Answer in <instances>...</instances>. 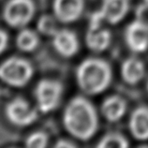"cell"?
Here are the masks:
<instances>
[{
  "label": "cell",
  "mask_w": 148,
  "mask_h": 148,
  "mask_svg": "<svg viewBox=\"0 0 148 148\" xmlns=\"http://www.w3.org/2000/svg\"><path fill=\"white\" fill-rule=\"evenodd\" d=\"M53 45L63 57L74 56L79 51V40L75 34L68 29H58L53 36Z\"/></svg>",
  "instance_id": "10"
},
{
  "label": "cell",
  "mask_w": 148,
  "mask_h": 148,
  "mask_svg": "<svg viewBox=\"0 0 148 148\" xmlns=\"http://www.w3.org/2000/svg\"><path fill=\"white\" fill-rule=\"evenodd\" d=\"M48 145V136L44 132H34L25 140V146L29 148H44Z\"/></svg>",
  "instance_id": "18"
},
{
  "label": "cell",
  "mask_w": 148,
  "mask_h": 148,
  "mask_svg": "<svg viewBox=\"0 0 148 148\" xmlns=\"http://www.w3.org/2000/svg\"><path fill=\"white\" fill-rule=\"evenodd\" d=\"M38 29L44 36L53 37L58 30L56 19L49 16V15H45V16L41 17L38 23Z\"/></svg>",
  "instance_id": "17"
},
{
  "label": "cell",
  "mask_w": 148,
  "mask_h": 148,
  "mask_svg": "<svg viewBox=\"0 0 148 148\" xmlns=\"http://www.w3.org/2000/svg\"><path fill=\"white\" fill-rule=\"evenodd\" d=\"M130 131L138 141L148 140V107L139 106L131 112L128 121Z\"/></svg>",
  "instance_id": "11"
},
{
  "label": "cell",
  "mask_w": 148,
  "mask_h": 148,
  "mask_svg": "<svg viewBox=\"0 0 148 148\" xmlns=\"http://www.w3.org/2000/svg\"><path fill=\"white\" fill-rule=\"evenodd\" d=\"M130 8V0H102L100 9L97 12L103 24L116 25L127 16Z\"/></svg>",
  "instance_id": "8"
},
{
  "label": "cell",
  "mask_w": 148,
  "mask_h": 148,
  "mask_svg": "<svg viewBox=\"0 0 148 148\" xmlns=\"http://www.w3.org/2000/svg\"><path fill=\"white\" fill-rule=\"evenodd\" d=\"M35 14V4L32 0H10L4 10V19L7 24L23 28L28 25Z\"/></svg>",
  "instance_id": "5"
},
{
  "label": "cell",
  "mask_w": 148,
  "mask_h": 148,
  "mask_svg": "<svg viewBox=\"0 0 148 148\" xmlns=\"http://www.w3.org/2000/svg\"><path fill=\"white\" fill-rule=\"evenodd\" d=\"M125 42L131 52L145 53L148 49V24L143 20L131 22L125 30Z\"/></svg>",
  "instance_id": "7"
},
{
  "label": "cell",
  "mask_w": 148,
  "mask_h": 148,
  "mask_svg": "<svg viewBox=\"0 0 148 148\" xmlns=\"http://www.w3.org/2000/svg\"><path fill=\"white\" fill-rule=\"evenodd\" d=\"M5 114L9 121L16 127H27L38 118V112L23 99H15L7 104Z\"/></svg>",
  "instance_id": "6"
},
{
  "label": "cell",
  "mask_w": 148,
  "mask_h": 148,
  "mask_svg": "<svg viewBox=\"0 0 148 148\" xmlns=\"http://www.w3.org/2000/svg\"><path fill=\"white\" fill-rule=\"evenodd\" d=\"M128 140L119 132H110L100 139L98 147L100 148H127Z\"/></svg>",
  "instance_id": "16"
},
{
  "label": "cell",
  "mask_w": 148,
  "mask_h": 148,
  "mask_svg": "<svg viewBox=\"0 0 148 148\" xmlns=\"http://www.w3.org/2000/svg\"><path fill=\"white\" fill-rule=\"evenodd\" d=\"M8 45V35L5 31L0 29V54H1Z\"/></svg>",
  "instance_id": "19"
},
{
  "label": "cell",
  "mask_w": 148,
  "mask_h": 148,
  "mask_svg": "<svg viewBox=\"0 0 148 148\" xmlns=\"http://www.w3.org/2000/svg\"><path fill=\"white\" fill-rule=\"evenodd\" d=\"M145 63L136 56L127 58L121 65V76L125 83L135 85L141 82L145 75Z\"/></svg>",
  "instance_id": "12"
},
{
  "label": "cell",
  "mask_w": 148,
  "mask_h": 148,
  "mask_svg": "<svg viewBox=\"0 0 148 148\" xmlns=\"http://www.w3.org/2000/svg\"><path fill=\"white\" fill-rule=\"evenodd\" d=\"M85 42L87 47L93 52H104L109 48L112 42V33L110 30L101 26H96L89 28L85 36Z\"/></svg>",
  "instance_id": "14"
},
{
  "label": "cell",
  "mask_w": 148,
  "mask_h": 148,
  "mask_svg": "<svg viewBox=\"0 0 148 148\" xmlns=\"http://www.w3.org/2000/svg\"><path fill=\"white\" fill-rule=\"evenodd\" d=\"M147 92H148V81H147Z\"/></svg>",
  "instance_id": "22"
},
{
  "label": "cell",
  "mask_w": 148,
  "mask_h": 148,
  "mask_svg": "<svg viewBox=\"0 0 148 148\" xmlns=\"http://www.w3.org/2000/svg\"><path fill=\"white\" fill-rule=\"evenodd\" d=\"M110 64L100 58H87L78 66L76 80L82 91L87 95H99L112 83Z\"/></svg>",
  "instance_id": "2"
},
{
  "label": "cell",
  "mask_w": 148,
  "mask_h": 148,
  "mask_svg": "<svg viewBox=\"0 0 148 148\" xmlns=\"http://www.w3.org/2000/svg\"><path fill=\"white\" fill-rule=\"evenodd\" d=\"M64 88L61 83L54 80H41L35 89V98L38 110L48 114L59 105Z\"/></svg>",
  "instance_id": "4"
},
{
  "label": "cell",
  "mask_w": 148,
  "mask_h": 148,
  "mask_svg": "<svg viewBox=\"0 0 148 148\" xmlns=\"http://www.w3.org/2000/svg\"><path fill=\"white\" fill-rule=\"evenodd\" d=\"M33 74L32 65L20 57H10L0 65V79L10 86H25L29 83Z\"/></svg>",
  "instance_id": "3"
},
{
  "label": "cell",
  "mask_w": 148,
  "mask_h": 148,
  "mask_svg": "<svg viewBox=\"0 0 148 148\" xmlns=\"http://www.w3.org/2000/svg\"><path fill=\"white\" fill-rule=\"evenodd\" d=\"M63 123L65 128L73 137L87 141L98 130V112L87 99L76 97L69 101L65 109Z\"/></svg>",
  "instance_id": "1"
},
{
  "label": "cell",
  "mask_w": 148,
  "mask_h": 148,
  "mask_svg": "<svg viewBox=\"0 0 148 148\" xmlns=\"http://www.w3.org/2000/svg\"><path fill=\"white\" fill-rule=\"evenodd\" d=\"M40 38L37 33L29 29H23L16 38L17 47L23 52H32L38 47Z\"/></svg>",
  "instance_id": "15"
},
{
  "label": "cell",
  "mask_w": 148,
  "mask_h": 148,
  "mask_svg": "<svg viewBox=\"0 0 148 148\" xmlns=\"http://www.w3.org/2000/svg\"><path fill=\"white\" fill-rule=\"evenodd\" d=\"M143 1H145V6H146V7H148V0H143Z\"/></svg>",
  "instance_id": "21"
},
{
  "label": "cell",
  "mask_w": 148,
  "mask_h": 148,
  "mask_svg": "<svg viewBox=\"0 0 148 148\" xmlns=\"http://www.w3.org/2000/svg\"><path fill=\"white\" fill-rule=\"evenodd\" d=\"M127 109V103L122 97L114 95L105 100L101 105V114L107 121L111 123L117 122L123 118L126 114Z\"/></svg>",
  "instance_id": "13"
},
{
  "label": "cell",
  "mask_w": 148,
  "mask_h": 148,
  "mask_svg": "<svg viewBox=\"0 0 148 148\" xmlns=\"http://www.w3.org/2000/svg\"><path fill=\"white\" fill-rule=\"evenodd\" d=\"M54 16L61 23H73L81 17L84 9V0H53Z\"/></svg>",
  "instance_id": "9"
},
{
  "label": "cell",
  "mask_w": 148,
  "mask_h": 148,
  "mask_svg": "<svg viewBox=\"0 0 148 148\" xmlns=\"http://www.w3.org/2000/svg\"><path fill=\"white\" fill-rule=\"evenodd\" d=\"M74 146H75L74 143L69 141H65V140H60L56 145V147H58V148H68V147H74Z\"/></svg>",
  "instance_id": "20"
}]
</instances>
